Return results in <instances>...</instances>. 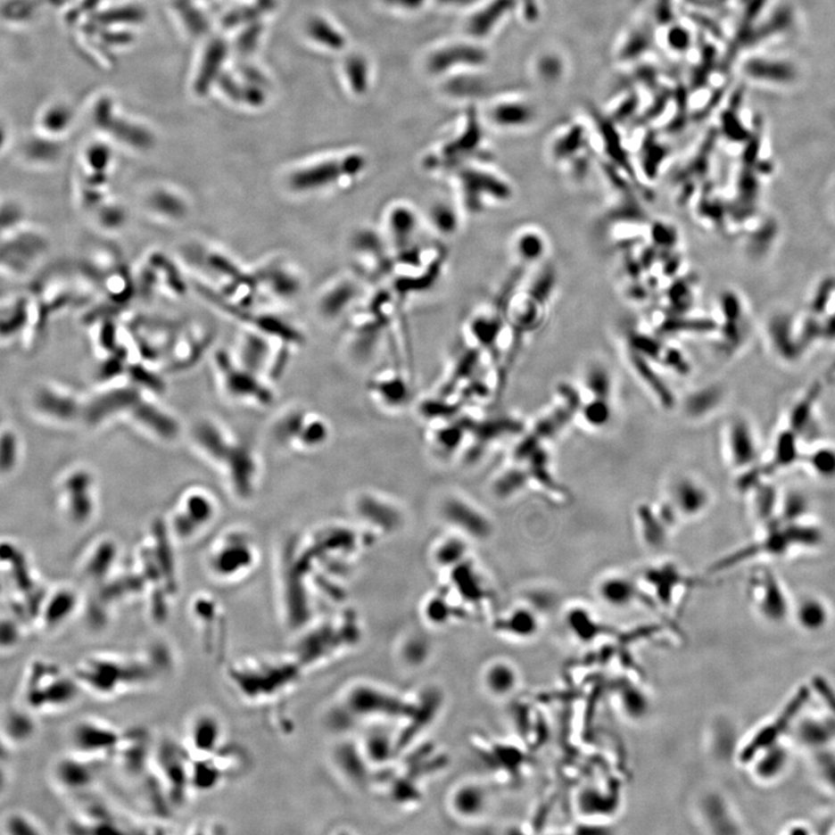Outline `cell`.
Instances as JSON below:
<instances>
[{
    "label": "cell",
    "mask_w": 835,
    "mask_h": 835,
    "mask_svg": "<svg viewBox=\"0 0 835 835\" xmlns=\"http://www.w3.org/2000/svg\"><path fill=\"white\" fill-rule=\"evenodd\" d=\"M161 645L154 652L138 653H95L85 657L77 665L73 676L81 690L88 691L96 698L114 699L142 688L150 686L161 678L162 672L168 671L171 659H160L166 649Z\"/></svg>",
    "instance_id": "1"
},
{
    "label": "cell",
    "mask_w": 835,
    "mask_h": 835,
    "mask_svg": "<svg viewBox=\"0 0 835 835\" xmlns=\"http://www.w3.org/2000/svg\"><path fill=\"white\" fill-rule=\"evenodd\" d=\"M557 287L554 267L545 265L529 284L514 290L506 309V359L508 366L513 363L529 336L543 327Z\"/></svg>",
    "instance_id": "2"
},
{
    "label": "cell",
    "mask_w": 835,
    "mask_h": 835,
    "mask_svg": "<svg viewBox=\"0 0 835 835\" xmlns=\"http://www.w3.org/2000/svg\"><path fill=\"white\" fill-rule=\"evenodd\" d=\"M285 665L269 656L243 657L231 661L226 676L235 694L252 706L269 703L281 693L280 672Z\"/></svg>",
    "instance_id": "3"
},
{
    "label": "cell",
    "mask_w": 835,
    "mask_h": 835,
    "mask_svg": "<svg viewBox=\"0 0 835 835\" xmlns=\"http://www.w3.org/2000/svg\"><path fill=\"white\" fill-rule=\"evenodd\" d=\"M458 187L463 211L469 215H481L494 206L508 203L514 191L501 174L487 168L483 161H473L451 172Z\"/></svg>",
    "instance_id": "4"
},
{
    "label": "cell",
    "mask_w": 835,
    "mask_h": 835,
    "mask_svg": "<svg viewBox=\"0 0 835 835\" xmlns=\"http://www.w3.org/2000/svg\"><path fill=\"white\" fill-rule=\"evenodd\" d=\"M81 688L75 676L65 674L57 665L37 661L27 671L23 696L34 713L67 709L79 699Z\"/></svg>",
    "instance_id": "5"
},
{
    "label": "cell",
    "mask_w": 835,
    "mask_h": 835,
    "mask_svg": "<svg viewBox=\"0 0 835 835\" xmlns=\"http://www.w3.org/2000/svg\"><path fill=\"white\" fill-rule=\"evenodd\" d=\"M368 164V158L361 151H346L293 173L292 186L299 192L346 187L357 183L366 173Z\"/></svg>",
    "instance_id": "6"
},
{
    "label": "cell",
    "mask_w": 835,
    "mask_h": 835,
    "mask_svg": "<svg viewBox=\"0 0 835 835\" xmlns=\"http://www.w3.org/2000/svg\"><path fill=\"white\" fill-rule=\"evenodd\" d=\"M151 768L168 796L169 804L183 806L192 794L189 781L191 756L186 751L183 742L177 745L171 740H161L153 748Z\"/></svg>",
    "instance_id": "7"
},
{
    "label": "cell",
    "mask_w": 835,
    "mask_h": 835,
    "mask_svg": "<svg viewBox=\"0 0 835 835\" xmlns=\"http://www.w3.org/2000/svg\"><path fill=\"white\" fill-rule=\"evenodd\" d=\"M48 250V238L40 227L26 220L0 239V269L22 276L38 264Z\"/></svg>",
    "instance_id": "8"
},
{
    "label": "cell",
    "mask_w": 835,
    "mask_h": 835,
    "mask_svg": "<svg viewBox=\"0 0 835 835\" xmlns=\"http://www.w3.org/2000/svg\"><path fill=\"white\" fill-rule=\"evenodd\" d=\"M484 130L475 114L467 116L462 129L442 143L425 161L433 171L452 172L469 162L479 161V153L484 149Z\"/></svg>",
    "instance_id": "9"
},
{
    "label": "cell",
    "mask_w": 835,
    "mask_h": 835,
    "mask_svg": "<svg viewBox=\"0 0 835 835\" xmlns=\"http://www.w3.org/2000/svg\"><path fill=\"white\" fill-rule=\"evenodd\" d=\"M189 616L206 655L222 658L227 643V622L223 606L208 593L197 594L189 605Z\"/></svg>",
    "instance_id": "10"
},
{
    "label": "cell",
    "mask_w": 835,
    "mask_h": 835,
    "mask_svg": "<svg viewBox=\"0 0 835 835\" xmlns=\"http://www.w3.org/2000/svg\"><path fill=\"white\" fill-rule=\"evenodd\" d=\"M722 448L726 464L740 477L751 473L761 463L759 438L748 418L736 416L726 421Z\"/></svg>",
    "instance_id": "11"
},
{
    "label": "cell",
    "mask_w": 835,
    "mask_h": 835,
    "mask_svg": "<svg viewBox=\"0 0 835 835\" xmlns=\"http://www.w3.org/2000/svg\"><path fill=\"white\" fill-rule=\"evenodd\" d=\"M123 731L106 719L85 717L73 723L69 732L71 752L95 761L112 759Z\"/></svg>",
    "instance_id": "12"
},
{
    "label": "cell",
    "mask_w": 835,
    "mask_h": 835,
    "mask_svg": "<svg viewBox=\"0 0 835 835\" xmlns=\"http://www.w3.org/2000/svg\"><path fill=\"white\" fill-rule=\"evenodd\" d=\"M663 499L680 521H696L705 517L714 502V494L705 481L691 474L673 475L665 486Z\"/></svg>",
    "instance_id": "13"
},
{
    "label": "cell",
    "mask_w": 835,
    "mask_h": 835,
    "mask_svg": "<svg viewBox=\"0 0 835 835\" xmlns=\"http://www.w3.org/2000/svg\"><path fill=\"white\" fill-rule=\"evenodd\" d=\"M638 583L644 594L655 599L658 605H676L680 594L688 591L695 582L678 563L673 560H658L641 568L637 575Z\"/></svg>",
    "instance_id": "14"
},
{
    "label": "cell",
    "mask_w": 835,
    "mask_h": 835,
    "mask_svg": "<svg viewBox=\"0 0 835 835\" xmlns=\"http://www.w3.org/2000/svg\"><path fill=\"white\" fill-rule=\"evenodd\" d=\"M489 60L481 42L467 37L466 41L450 42L436 46L425 58L424 67L431 76L446 77L462 70H475Z\"/></svg>",
    "instance_id": "15"
},
{
    "label": "cell",
    "mask_w": 835,
    "mask_h": 835,
    "mask_svg": "<svg viewBox=\"0 0 835 835\" xmlns=\"http://www.w3.org/2000/svg\"><path fill=\"white\" fill-rule=\"evenodd\" d=\"M183 742L191 757L211 756L226 744V726L212 710L201 709L192 714L185 725Z\"/></svg>",
    "instance_id": "16"
},
{
    "label": "cell",
    "mask_w": 835,
    "mask_h": 835,
    "mask_svg": "<svg viewBox=\"0 0 835 835\" xmlns=\"http://www.w3.org/2000/svg\"><path fill=\"white\" fill-rule=\"evenodd\" d=\"M638 535L649 548H661L682 521L663 498L656 502H643L635 512Z\"/></svg>",
    "instance_id": "17"
},
{
    "label": "cell",
    "mask_w": 835,
    "mask_h": 835,
    "mask_svg": "<svg viewBox=\"0 0 835 835\" xmlns=\"http://www.w3.org/2000/svg\"><path fill=\"white\" fill-rule=\"evenodd\" d=\"M809 690L806 687H802L799 690L796 691V694L792 696L788 705L781 711L780 716H777L771 724L757 731L756 736L742 748L740 753L741 763H751L753 757H756L757 754L777 744V740L783 736L784 732L789 729V726H790L792 722L798 717L800 710L803 709L804 705H806L807 699H809Z\"/></svg>",
    "instance_id": "18"
},
{
    "label": "cell",
    "mask_w": 835,
    "mask_h": 835,
    "mask_svg": "<svg viewBox=\"0 0 835 835\" xmlns=\"http://www.w3.org/2000/svg\"><path fill=\"white\" fill-rule=\"evenodd\" d=\"M749 590L756 609L765 618L780 621L786 616L788 602L780 580L768 568L754 572L749 580Z\"/></svg>",
    "instance_id": "19"
},
{
    "label": "cell",
    "mask_w": 835,
    "mask_h": 835,
    "mask_svg": "<svg viewBox=\"0 0 835 835\" xmlns=\"http://www.w3.org/2000/svg\"><path fill=\"white\" fill-rule=\"evenodd\" d=\"M594 593L602 605L612 609L630 608L645 595L637 578L622 572L603 575L595 583Z\"/></svg>",
    "instance_id": "20"
},
{
    "label": "cell",
    "mask_w": 835,
    "mask_h": 835,
    "mask_svg": "<svg viewBox=\"0 0 835 835\" xmlns=\"http://www.w3.org/2000/svg\"><path fill=\"white\" fill-rule=\"evenodd\" d=\"M99 761L87 759L76 753L60 757L54 764L52 776L54 782L62 790L69 792L84 791L95 782L96 764Z\"/></svg>",
    "instance_id": "21"
},
{
    "label": "cell",
    "mask_w": 835,
    "mask_h": 835,
    "mask_svg": "<svg viewBox=\"0 0 835 835\" xmlns=\"http://www.w3.org/2000/svg\"><path fill=\"white\" fill-rule=\"evenodd\" d=\"M420 219L415 209L404 203H393L385 212V230L388 241L396 252L415 245L419 232Z\"/></svg>",
    "instance_id": "22"
},
{
    "label": "cell",
    "mask_w": 835,
    "mask_h": 835,
    "mask_svg": "<svg viewBox=\"0 0 835 835\" xmlns=\"http://www.w3.org/2000/svg\"><path fill=\"white\" fill-rule=\"evenodd\" d=\"M390 245L392 244L388 238H382L374 230L360 231L353 241L355 252L366 265L371 266L375 273L381 276L392 274L393 270L394 257L390 253Z\"/></svg>",
    "instance_id": "23"
},
{
    "label": "cell",
    "mask_w": 835,
    "mask_h": 835,
    "mask_svg": "<svg viewBox=\"0 0 835 835\" xmlns=\"http://www.w3.org/2000/svg\"><path fill=\"white\" fill-rule=\"evenodd\" d=\"M536 112L528 102L522 99H504L491 104L487 119L493 126L502 130H519L532 125Z\"/></svg>",
    "instance_id": "24"
},
{
    "label": "cell",
    "mask_w": 835,
    "mask_h": 835,
    "mask_svg": "<svg viewBox=\"0 0 835 835\" xmlns=\"http://www.w3.org/2000/svg\"><path fill=\"white\" fill-rule=\"evenodd\" d=\"M512 3L513 0H483L482 6L474 10L467 21V37L484 40L508 14Z\"/></svg>",
    "instance_id": "25"
},
{
    "label": "cell",
    "mask_w": 835,
    "mask_h": 835,
    "mask_svg": "<svg viewBox=\"0 0 835 835\" xmlns=\"http://www.w3.org/2000/svg\"><path fill=\"white\" fill-rule=\"evenodd\" d=\"M628 359L630 366L635 373L638 380L641 382L644 388L651 393L657 403L665 409H673L676 405V398L673 393L671 386L665 382L664 378L653 368L652 362L641 357L633 351H629Z\"/></svg>",
    "instance_id": "26"
},
{
    "label": "cell",
    "mask_w": 835,
    "mask_h": 835,
    "mask_svg": "<svg viewBox=\"0 0 835 835\" xmlns=\"http://www.w3.org/2000/svg\"><path fill=\"white\" fill-rule=\"evenodd\" d=\"M361 292V285L353 277L340 278L324 293L320 310L328 319L340 318L353 308Z\"/></svg>",
    "instance_id": "27"
},
{
    "label": "cell",
    "mask_w": 835,
    "mask_h": 835,
    "mask_svg": "<svg viewBox=\"0 0 835 835\" xmlns=\"http://www.w3.org/2000/svg\"><path fill=\"white\" fill-rule=\"evenodd\" d=\"M34 711L13 707L7 709L0 718V732L11 746L26 744L37 732V724L33 716Z\"/></svg>",
    "instance_id": "28"
},
{
    "label": "cell",
    "mask_w": 835,
    "mask_h": 835,
    "mask_svg": "<svg viewBox=\"0 0 835 835\" xmlns=\"http://www.w3.org/2000/svg\"><path fill=\"white\" fill-rule=\"evenodd\" d=\"M513 251L520 266L527 269L542 260L547 254L548 242L540 230L525 227L514 237Z\"/></svg>",
    "instance_id": "29"
},
{
    "label": "cell",
    "mask_w": 835,
    "mask_h": 835,
    "mask_svg": "<svg viewBox=\"0 0 835 835\" xmlns=\"http://www.w3.org/2000/svg\"><path fill=\"white\" fill-rule=\"evenodd\" d=\"M79 609V597L71 590L58 591L48 603L42 615V624L48 632L61 628L68 624L70 618Z\"/></svg>",
    "instance_id": "30"
},
{
    "label": "cell",
    "mask_w": 835,
    "mask_h": 835,
    "mask_svg": "<svg viewBox=\"0 0 835 835\" xmlns=\"http://www.w3.org/2000/svg\"><path fill=\"white\" fill-rule=\"evenodd\" d=\"M343 80L346 87L353 95L362 96L369 92L373 71L368 58L362 54H351L343 60Z\"/></svg>",
    "instance_id": "31"
},
{
    "label": "cell",
    "mask_w": 835,
    "mask_h": 835,
    "mask_svg": "<svg viewBox=\"0 0 835 835\" xmlns=\"http://www.w3.org/2000/svg\"><path fill=\"white\" fill-rule=\"evenodd\" d=\"M809 450L804 451L800 462L815 477L823 481L835 479V446L815 441Z\"/></svg>",
    "instance_id": "32"
},
{
    "label": "cell",
    "mask_w": 835,
    "mask_h": 835,
    "mask_svg": "<svg viewBox=\"0 0 835 835\" xmlns=\"http://www.w3.org/2000/svg\"><path fill=\"white\" fill-rule=\"evenodd\" d=\"M582 393L583 398L614 400L615 383L612 371L600 362L591 363L583 371Z\"/></svg>",
    "instance_id": "33"
},
{
    "label": "cell",
    "mask_w": 835,
    "mask_h": 835,
    "mask_svg": "<svg viewBox=\"0 0 835 835\" xmlns=\"http://www.w3.org/2000/svg\"><path fill=\"white\" fill-rule=\"evenodd\" d=\"M226 57L227 45L223 41L215 40L209 45L195 81L197 95H206L212 81L219 79Z\"/></svg>",
    "instance_id": "34"
},
{
    "label": "cell",
    "mask_w": 835,
    "mask_h": 835,
    "mask_svg": "<svg viewBox=\"0 0 835 835\" xmlns=\"http://www.w3.org/2000/svg\"><path fill=\"white\" fill-rule=\"evenodd\" d=\"M614 413V400L583 398L577 417L586 428L601 431L612 424Z\"/></svg>",
    "instance_id": "35"
},
{
    "label": "cell",
    "mask_w": 835,
    "mask_h": 835,
    "mask_svg": "<svg viewBox=\"0 0 835 835\" xmlns=\"http://www.w3.org/2000/svg\"><path fill=\"white\" fill-rule=\"evenodd\" d=\"M616 705L625 718L630 721H641L648 716L651 703L640 687L633 683H626L617 690Z\"/></svg>",
    "instance_id": "36"
},
{
    "label": "cell",
    "mask_w": 835,
    "mask_h": 835,
    "mask_svg": "<svg viewBox=\"0 0 835 835\" xmlns=\"http://www.w3.org/2000/svg\"><path fill=\"white\" fill-rule=\"evenodd\" d=\"M307 32L312 41L324 48L342 52L345 50L348 40L345 32L327 19L316 17L308 22Z\"/></svg>",
    "instance_id": "37"
},
{
    "label": "cell",
    "mask_w": 835,
    "mask_h": 835,
    "mask_svg": "<svg viewBox=\"0 0 835 835\" xmlns=\"http://www.w3.org/2000/svg\"><path fill=\"white\" fill-rule=\"evenodd\" d=\"M428 220L433 229L446 237L454 236L461 224L459 211H456L454 204L447 201H438L432 204L428 211Z\"/></svg>",
    "instance_id": "38"
},
{
    "label": "cell",
    "mask_w": 835,
    "mask_h": 835,
    "mask_svg": "<svg viewBox=\"0 0 835 835\" xmlns=\"http://www.w3.org/2000/svg\"><path fill=\"white\" fill-rule=\"evenodd\" d=\"M752 763L757 777L763 780L772 779L783 771L787 764V752L775 744L753 757L749 764Z\"/></svg>",
    "instance_id": "39"
},
{
    "label": "cell",
    "mask_w": 835,
    "mask_h": 835,
    "mask_svg": "<svg viewBox=\"0 0 835 835\" xmlns=\"http://www.w3.org/2000/svg\"><path fill=\"white\" fill-rule=\"evenodd\" d=\"M585 145V131L579 126L568 128L562 135L556 137L551 145V156L556 161L572 160Z\"/></svg>",
    "instance_id": "40"
},
{
    "label": "cell",
    "mask_w": 835,
    "mask_h": 835,
    "mask_svg": "<svg viewBox=\"0 0 835 835\" xmlns=\"http://www.w3.org/2000/svg\"><path fill=\"white\" fill-rule=\"evenodd\" d=\"M566 621L570 624L571 632L574 633V636H577L578 640H582L580 641H583V640L590 641L593 635L595 637L597 632H600L597 617L586 607H572L566 614Z\"/></svg>",
    "instance_id": "41"
},
{
    "label": "cell",
    "mask_w": 835,
    "mask_h": 835,
    "mask_svg": "<svg viewBox=\"0 0 835 835\" xmlns=\"http://www.w3.org/2000/svg\"><path fill=\"white\" fill-rule=\"evenodd\" d=\"M799 736L810 745H823L835 740V718L827 721H806L800 726Z\"/></svg>",
    "instance_id": "42"
},
{
    "label": "cell",
    "mask_w": 835,
    "mask_h": 835,
    "mask_svg": "<svg viewBox=\"0 0 835 835\" xmlns=\"http://www.w3.org/2000/svg\"><path fill=\"white\" fill-rule=\"evenodd\" d=\"M2 829L4 832L12 835H27L44 833L38 823L29 814L25 812L14 811L5 815L2 821Z\"/></svg>",
    "instance_id": "43"
},
{
    "label": "cell",
    "mask_w": 835,
    "mask_h": 835,
    "mask_svg": "<svg viewBox=\"0 0 835 835\" xmlns=\"http://www.w3.org/2000/svg\"><path fill=\"white\" fill-rule=\"evenodd\" d=\"M800 624L806 628L815 630L822 628L827 620L825 606L814 599H809L800 605L798 610Z\"/></svg>",
    "instance_id": "44"
},
{
    "label": "cell",
    "mask_w": 835,
    "mask_h": 835,
    "mask_svg": "<svg viewBox=\"0 0 835 835\" xmlns=\"http://www.w3.org/2000/svg\"><path fill=\"white\" fill-rule=\"evenodd\" d=\"M375 392L382 398L383 401H385V403H388L389 398L394 401V404L398 403V398H403L408 385L406 383L401 380V376H393L392 374L388 376L378 377L377 381H375L374 384ZM390 400V401H392Z\"/></svg>",
    "instance_id": "45"
},
{
    "label": "cell",
    "mask_w": 835,
    "mask_h": 835,
    "mask_svg": "<svg viewBox=\"0 0 835 835\" xmlns=\"http://www.w3.org/2000/svg\"><path fill=\"white\" fill-rule=\"evenodd\" d=\"M25 211L14 201H0V239L25 219Z\"/></svg>",
    "instance_id": "46"
},
{
    "label": "cell",
    "mask_w": 835,
    "mask_h": 835,
    "mask_svg": "<svg viewBox=\"0 0 835 835\" xmlns=\"http://www.w3.org/2000/svg\"><path fill=\"white\" fill-rule=\"evenodd\" d=\"M382 3L390 9L411 13L423 9L428 0H382Z\"/></svg>",
    "instance_id": "47"
},
{
    "label": "cell",
    "mask_w": 835,
    "mask_h": 835,
    "mask_svg": "<svg viewBox=\"0 0 835 835\" xmlns=\"http://www.w3.org/2000/svg\"><path fill=\"white\" fill-rule=\"evenodd\" d=\"M142 18V11L135 7H125L107 14V21L110 22H138Z\"/></svg>",
    "instance_id": "48"
},
{
    "label": "cell",
    "mask_w": 835,
    "mask_h": 835,
    "mask_svg": "<svg viewBox=\"0 0 835 835\" xmlns=\"http://www.w3.org/2000/svg\"><path fill=\"white\" fill-rule=\"evenodd\" d=\"M19 632L10 621L0 622V648L13 647L18 643Z\"/></svg>",
    "instance_id": "49"
},
{
    "label": "cell",
    "mask_w": 835,
    "mask_h": 835,
    "mask_svg": "<svg viewBox=\"0 0 835 835\" xmlns=\"http://www.w3.org/2000/svg\"><path fill=\"white\" fill-rule=\"evenodd\" d=\"M814 687L815 690L819 691V694H821L823 701H825L826 706L829 707L833 718H835V691L833 688L822 678L814 680Z\"/></svg>",
    "instance_id": "50"
},
{
    "label": "cell",
    "mask_w": 835,
    "mask_h": 835,
    "mask_svg": "<svg viewBox=\"0 0 835 835\" xmlns=\"http://www.w3.org/2000/svg\"><path fill=\"white\" fill-rule=\"evenodd\" d=\"M818 764L823 779L835 788V756L832 754H823Z\"/></svg>",
    "instance_id": "51"
},
{
    "label": "cell",
    "mask_w": 835,
    "mask_h": 835,
    "mask_svg": "<svg viewBox=\"0 0 835 835\" xmlns=\"http://www.w3.org/2000/svg\"><path fill=\"white\" fill-rule=\"evenodd\" d=\"M222 832H226V831H224V826L220 825V823H216L214 821L197 823L196 826L193 825L192 829L188 831V833L194 834H218Z\"/></svg>",
    "instance_id": "52"
},
{
    "label": "cell",
    "mask_w": 835,
    "mask_h": 835,
    "mask_svg": "<svg viewBox=\"0 0 835 835\" xmlns=\"http://www.w3.org/2000/svg\"><path fill=\"white\" fill-rule=\"evenodd\" d=\"M10 771L6 767V761L0 760V798L7 791L10 787Z\"/></svg>",
    "instance_id": "53"
},
{
    "label": "cell",
    "mask_w": 835,
    "mask_h": 835,
    "mask_svg": "<svg viewBox=\"0 0 835 835\" xmlns=\"http://www.w3.org/2000/svg\"><path fill=\"white\" fill-rule=\"evenodd\" d=\"M444 6H455V7H466L475 5V4L482 3L483 0H435Z\"/></svg>",
    "instance_id": "54"
},
{
    "label": "cell",
    "mask_w": 835,
    "mask_h": 835,
    "mask_svg": "<svg viewBox=\"0 0 835 835\" xmlns=\"http://www.w3.org/2000/svg\"><path fill=\"white\" fill-rule=\"evenodd\" d=\"M10 748L11 745L9 742H7L5 738H4L2 732H0V760L6 761L7 756H9Z\"/></svg>",
    "instance_id": "55"
},
{
    "label": "cell",
    "mask_w": 835,
    "mask_h": 835,
    "mask_svg": "<svg viewBox=\"0 0 835 835\" xmlns=\"http://www.w3.org/2000/svg\"><path fill=\"white\" fill-rule=\"evenodd\" d=\"M0 201H2V200H0Z\"/></svg>",
    "instance_id": "56"
}]
</instances>
